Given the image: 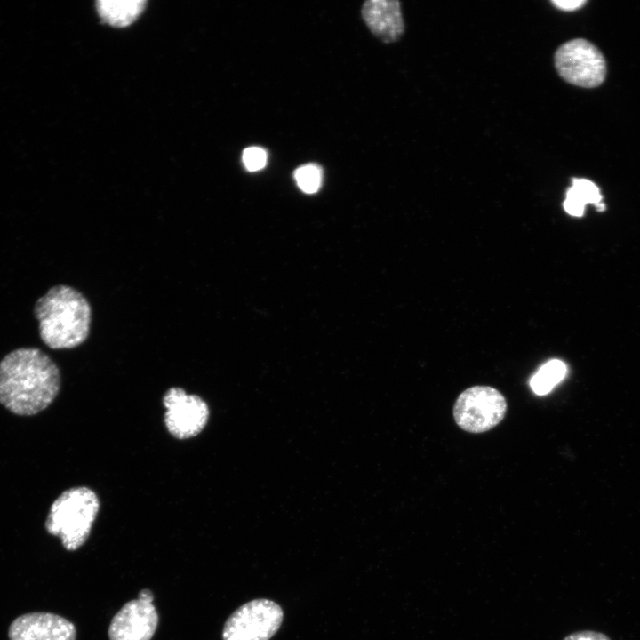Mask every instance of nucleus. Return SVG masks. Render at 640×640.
Instances as JSON below:
<instances>
[{"instance_id": "obj_6", "label": "nucleus", "mask_w": 640, "mask_h": 640, "mask_svg": "<svg viewBox=\"0 0 640 640\" xmlns=\"http://www.w3.org/2000/svg\"><path fill=\"white\" fill-rule=\"evenodd\" d=\"M284 612L276 602L259 598L238 607L226 620L223 640H269L279 629Z\"/></svg>"}, {"instance_id": "obj_4", "label": "nucleus", "mask_w": 640, "mask_h": 640, "mask_svg": "<svg viewBox=\"0 0 640 640\" xmlns=\"http://www.w3.org/2000/svg\"><path fill=\"white\" fill-rule=\"evenodd\" d=\"M555 68L567 83L583 88L602 84L606 76V61L591 42L575 38L561 44L554 55Z\"/></svg>"}, {"instance_id": "obj_12", "label": "nucleus", "mask_w": 640, "mask_h": 640, "mask_svg": "<svg viewBox=\"0 0 640 640\" xmlns=\"http://www.w3.org/2000/svg\"><path fill=\"white\" fill-rule=\"evenodd\" d=\"M602 196L598 187L588 179L572 180V187L566 192L564 202L565 211L572 216H581L586 204H595L599 210H603Z\"/></svg>"}, {"instance_id": "obj_15", "label": "nucleus", "mask_w": 640, "mask_h": 640, "mask_svg": "<svg viewBox=\"0 0 640 640\" xmlns=\"http://www.w3.org/2000/svg\"><path fill=\"white\" fill-rule=\"evenodd\" d=\"M242 159L248 171L255 172L265 166L267 163V154L261 148L250 147L244 150Z\"/></svg>"}, {"instance_id": "obj_3", "label": "nucleus", "mask_w": 640, "mask_h": 640, "mask_svg": "<svg viewBox=\"0 0 640 640\" xmlns=\"http://www.w3.org/2000/svg\"><path fill=\"white\" fill-rule=\"evenodd\" d=\"M99 509L94 491L86 486L72 487L52 502L44 527L60 539L65 549L74 551L86 542Z\"/></svg>"}, {"instance_id": "obj_13", "label": "nucleus", "mask_w": 640, "mask_h": 640, "mask_svg": "<svg viewBox=\"0 0 640 640\" xmlns=\"http://www.w3.org/2000/svg\"><path fill=\"white\" fill-rule=\"evenodd\" d=\"M566 365L560 360H551L540 367L531 380V387L537 395H546L565 376Z\"/></svg>"}, {"instance_id": "obj_9", "label": "nucleus", "mask_w": 640, "mask_h": 640, "mask_svg": "<svg viewBox=\"0 0 640 640\" xmlns=\"http://www.w3.org/2000/svg\"><path fill=\"white\" fill-rule=\"evenodd\" d=\"M10 640H76V630L67 619L50 612H31L16 618L8 630Z\"/></svg>"}, {"instance_id": "obj_16", "label": "nucleus", "mask_w": 640, "mask_h": 640, "mask_svg": "<svg viewBox=\"0 0 640 640\" xmlns=\"http://www.w3.org/2000/svg\"><path fill=\"white\" fill-rule=\"evenodd\" d=\"M563 640H612L607 635L594 630L576 631L567 635Z\"/></svg>"}, {"instance_id": "obj_11", "label": "nucleus", "mask_w": 640, "mask_h": 640, "mask_svg": "<svg viewBox=\"0 0 640 640\" xmlns=\"http://www.w3.org/2000/svg\"><path fill=\"white\" fill-rule=\"evenodd\" d=\"M144 0H100L97 10L101 20L114 27H126L142 12Z\"/></svg>"}, {"instance_id": "obj_14", "label": "nucleus", "mask_w": 640, "mask_h": 640, "mask_svg": "<svg viewBox=\"0 0 640 640\" xmlns=\"http://www.w3.org/2000/svg\"><path fill=\"white\" fill-rule=\"evenodd\" d=\"M299 188L305 193H316L321 187L322 169L316 164L300 166L294 172Z\"/></svg>"}, {"instance_id": "obj_17", "label": "nucleus", "mask_w": 640, "mask_h": 640, "mask_svg": "<svg viewBox=\"0 0 640 640\" xmlns=\"http://www.w3.org/2000/svg\"><path fill=\"white\" fill-rule=\"evenodd\" d=\"M551 3L559 10L572 12L581 8L587 1L585 0H553Z\"/></svg>"}, {"instance_id": "obj_5", "label": "nucleus", "mask_w": 640, "mask_h": 640, "mask_svg": "<svg viewBox=\"0 0 640 640\" xmlns=\"http://www.w3.org/2000/svg\"><path fill=\"white\" fill-rule=\"evenodd\" d=\"M505 396L490 386H474L462 391L453 406L457 425L469 433H484L496 427L505 417Z\"/></svg>"}, {"instance_id": "obj_10", "label": "nucleus", "mask_w": 640, "mask_h": 640, "mask_svg": "<svg viewBox=\"0 0 640 640\" xmlns=\"http://www.w3.org/2000/svg\"><path fill=\"white\" fill-rule=\"evenodd\" d=\"M362 18L371 33L385 44L397 41L404 32L400 2L368 0L361 8Z\"/></svg>"}, {"instance_id": "obj_8", "label": "nucleus", "mask_w": 640, "mask_h": 640, "mask_svg": "<svg viewBox=\"0 0 640 640\" xmlns=\"http://www.w3.org/2000/svg\"><path fill=\"white\" fill-rule=\"evenodd\" d=\"M153 600L152 591L146 588L139 592L137 599L127 602L111 620L109 639L151 640L158 624Z\"/></svg>"}, {"instance_id": "obj_2", "label": "nucleus", "mask_w": 640, "mask_h": 640, "mask_svg": "<svg viewBox=\"0 0 640 640\" xmlns=\"http://www.w3.org/2000/svg\"><path fill=\"white\" fill-rule=\"evenodd\" d=\"M43 342L52 349L72 348L88 338L92 308L74 287L59 284L40 297L34 307Z\"/></svg>"}, {"instance_id": "obj_1", "label": "nucleus", "mask_w": 640, "mask_h": 640, "mask_svg": "<svg viewBox=\"0 0 640 640\" xmlns=\"http://www.w3.org/2000/svg\"><path fill=\"white\" fill-rule=\"evenodd\" d=\"M60 388L56 363L38 348H19L0 361V404L20 416L46 409Z\"/></svg>"}, {"instance_id": "obj_7", "label": "nucleus", "mask_w": 640, "mask_h": 640, "mask_svg": "<svg viewBox=\"0 0 640 640\" xmlns=\"http://www.w3.org/2000/svg\"><path fill=\"white\" fill-rule=\"evenodd\" d=\"M166 409L164 424L169 433L178 439L197 436L207 424L209 407L204 400L183 388H169L163 397Z\"/></svg>"}]
</instances>
